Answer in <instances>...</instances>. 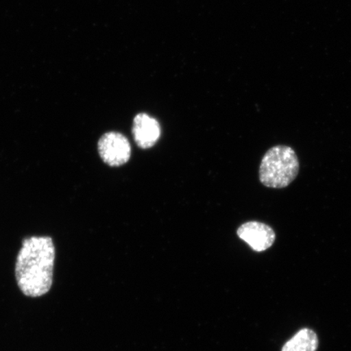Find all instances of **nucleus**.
I'll use <instances>...</instances> for the list:
<instances>
[{
  "instance_id": "1",
  "label": "nucleus",
  "mask_w": 351,
  "mask_h": 351,
  "mask_svg": "<svg viewBox=\"0 0 351 351\" xmlns=\"http://www.w3.org/2000/svg\"><path fill=\"white\" fill-rule=\"evenodd\" d=\"M56 248L50 237H32L22 241L16 258L15 276L25 295L41 297L53 283Z\"/></svg>"
},
{
  "instance_id": "2",
  "label": "nucleus",
  "mask_w": 351,
  "mask_h": 351,
  "mask_svg": "<svg viewBox=\"0 0 351 351\" xmlns=\"http://www.w3.org/2000/svg\"><path fill=\"white\" fill-rule=\"evenodd\" d=\"M300 172V160L293 148L278 145L263 156L260 166V181L263 186L274 189L287 187Z\"/></svg>"
},
{
  "instance_id": "3",
  "label": "nucleus",
  "mask_w": 351,
  "mask_h": 351,
  "mask_svg": "<svg viewBox=\"0 0 351 351\" xmlns=\"http://www.w3.org/2000/svg\"><path fill=\"white\" fill-rule=\"evenodd\" d=\"M98 150L101 159L109 166L119 167L130 159L131 146L128 138L117 132H108L100 138Z\"/></svg>"
},
{
  "instance_id": "4",
  "label": "nucleus",
  "mask_w": 351,
  "mask_h": 351,
  "mask_svg": "<svg viewBox=\"0 0 351 351\" xmlns=\"http://www.w3.org/2000/svg\"><path fill=\"white\" fill-rule=\"evenodd\" d=\"M237 234L256 252H265L274 244L276 240L273 228L258 221L244 223L239 228Z\"/></svg>"
},
{
  "instance_id": "5",
  "label": "nucleus",
  "mask_w": 351,
  "mask_h": 351,
  "mask_svg": "<svg viewBox=\"0 0 351 351\" xmlns=\"http://www.w3.org/2000/svg\"><path fill=\"white\" fill-rule=\"evenodd\" d=\"M132 134L140 148L149 149L160 139L161 128L156 119L146 113H139L134 117Z\"/></svg>"
},
{
  "instance_id": "6",
  "label": "nucleus",
  "mask_w": 351,
  "mask_h": 351,
  "mask_svg": "<svg viewBox=\"0 0 351 351\" xmlns=\"http://www.w3.org/2000/svg\"><path fill=\"white\" fill-rule=\"evenodd\" d=\"M318 346L317 333L310 328H302L284 345L282 351H317Z\"/></svg>"
}]
</instances>
